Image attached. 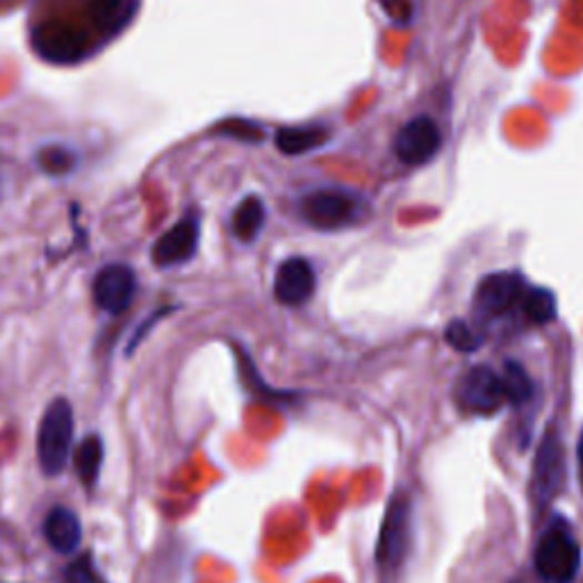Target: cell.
I'll list each match as a JSON object with an SVG mask.
<instances>
[{"instance_id": "1", "label": "cell", "mask_w": 583, "mask_h": 583, "mask_svg": "<svg viewBox=\"0 0 583 583\" xmlns=\"http://www.w3.org/2000/svg\"><path fill=\"white\" fill-rule=\"evenodd\" d=\"M30 43L41 60L51 64H76L92 56L94 37L62 17H49L34 23L30 30Z\"/></svg>"}, {"instance_id": "2", "label": "cell", "mask_w": 583, "mask_h": 583, "mask_svg": "<svg viewBox=\"0 0 583 583\" xmlns=\"http://www.w3.org/2000/svg\"><path fill=\"white\" fill-rule=\"evenodd\" d=\"M535 572L547 583H570L581 570V547L563 517H554L533 552Z\"/></svg>"}, {"instance_id": "3", "label": "cell", "mask_w": 583, "mask_h": 583, "mask_svg": "<svg viewBox=\"0 0 583 583\" xmlns=\"http://www.w3.org/2000/svg\"><path fill=\"white\" fill-rule=\"evenodd\" d=\"M73 442V409L69 399L60 396L43 411L37 431V461L47 476H58L71 452Z\"/></svg>"}, {"instance_id": "4", "label": "cell", "mask_w": 583, "mask_h": 583, "mask_svg": "<svg viewBox=\"0 0 583 583\" xmlns=\"http://www.w3.org/2000/svg\"><path fill=\"white\" fill-rule=\"evenodd\" d=\"M411 500L406 495H394L385 509V517L381 524L379 543H376V563L381 570H396L411 550Z\"/></svg>"}, {"instance_id": "5", "label": "cell", "mask_w": 583, "mask_h": 583, "mask_svg": "<svg viewBox=\"0 0 583 583\" xmlns=\"http://www.w3.org/2000/svg\"><path fill=\"white\" fill-rule=\"evenodd\" d=\"M361 203L344 190L324 188L301 199V217L318 231H340L358 219Z\"/></svg>"}, {"instance_id": "6", "label": "cell", "mask_w": 583, "mask_h": 583, "mask_svg": "<svg viewBox=\"0 0 583 583\" xmlns=\"http://www.w3.org/2000/svg\"><path fill=\"white\" fill-rule=\"evenodd\" d=\"M565 463H563V444L556 431H547L541 446L535 452L533 476H531V495L537 506H545L554 500L563 483Z\"/></svg>"}, {"instance_id": "7", "label": "cell", "mask_w": 583, "mask_h": 583, "mask_svg": "<svg viewBox=\"0 0 583 583\" xmlns=\"http://www.w3.org/2000/svg\"><path fill=\"white\" fill-rule=\"evenodd\" d=\"M461 406L474 415H492L506 403L504 379L485 365L470 370L459 385Z\"/></svg>"}, {"instance_id": "8", "label": "cell", "mask_w": 583, "mask_h": 583, "mask_svg": "<svg viewBox=\"0 0 583 583\" xmlns=\"http://www.w3.org/2000/svg\"><path fill=\"white\" fill-rule=\"evenodd\" d=\"M138 292V277L128 264L112 262L103 267L94 279V303L108 315H123Z\"/></svg>"}, {"instance_id": "9", "label": "cell", "mask_w": 583, "mask_h": 583, "mask_svg": "<svg viewBox=\"0 0 583 583\" xmlns=\"http://www.w3.org/2000/svg\"><path fill=\"white\" fill-rule=\"evenodd\" d=\"M201 240V219L199 214H188L181 221H175L173 227L153 244L151 258L158 267H178L185 264L197 255Z\"/></svg>"}, {"instance_id": "10", "label": "cell", "mask_w": 583, "mask_h": 583, "mask_svg": "<svg viewBox=\"0 0 583 583\" xmlns=\"http://www.w3.org/2000/svg\"><path fill=\"white\" fill-rule=\"evenodd\" d=\"M440 147H442L440 130L435 121L429 117L411 119L396 132V140H394L396 158L409 167L426 164L429 160L435 158Z\"/></svg>"}, {"instance_id": "11", "label": "cell", "mask_w": 583, "mask_h": 583, "mask_svg": "<svg viewBox=\"0 0 583 583\" xmlns=\"http://www.w3.org/2000/svg\"><path fill=\"white\" fill-rule=\"evenodd\" d=\"M315 269H312V264L305 258H288L279 264L274 277V296L279 303L290 308L303 305L315 294Z\"/></svg>"}, {"instance_id": "12", "label": "cell", "mask_w": 583, "mask_h": 583, "mask_svg": "<svg viewBox=\"0 0 583 583\" xmlns=\"http://www.w3.org/2000/svg\"><path fill=\"white\" fill-rule=\"evenodd\" d=\"M138 14V0H87L84 28L99 37H117Z\"/></svg>"}, {"instance_id": "13", "label": "cell", "mask_w": 583, "mask_h": 583, "mask_svg": "<svg viewBox=\"0 0 583 583\" xmlns=\"http://www.w3.org/2000/svg\"><path fill=\"white\" fill-rule=\"evenodd\" d=\"M524 299V285L515 274H495L483 279L476 290V305L487 315H504Z\"/></svg>"}, {"instance_id": "14", "label": "cell", "mask_w": 583, "mask_h": 583, "mask_svg": "<svg viewBox=\"0 0 583 583\" xmlns=\"http://www.w3.org/2000/svg\"><path fill=\"white\" fill-rule=\"evenodd\" d=\"M43 535L58 554H71L82 543V524L71 509L56 506L43 520Z\"/></svg>"}, {"instance_id": "15", "label": "cell", "mask_w": 583, "mask_h": 583, "mask_svg": "<svg viewBox=\"0 0 583 583\" xmlns=\"http://www.w3.org/2000/svg\"><path fill=\"white\" fill-rule=\"evenodd\" d=\"M329 128L324 125H292L277 132V147L285 155H303L329 142Z\"/></svg>"}, {"instance_id": "16", "label": "cell", "mask_w": 583, "mask_h": 583, "mask_svg": "<svg viewBox=\"0 0 583 583\" xmlns=\"http://www.w3.org/2000/svg\"><path fill=\"white\" fill-rule=\"evenodd\" d=\"M262 229H264V205L258 197H247L233 212L231 231L240 242L249 244L260 238Z\"/></svg>"}, {"instance_id": "17", "label": "cell", "mask_w": 583, "mask_h": 583, "mask_svg": "<svg viewBox=\"0 0 583 583\" xmlns=\"http://www.w3.org/2000/svg\"><path fill=\"white\" fill-rule=\"evenodd\" d=\"M73 465H76V474H78L80 483H84L87 487H94V483L99 481L101 465H103V440L94 433L87 435L78 444Z\"/></svg>"}, {"instance_id": "18", "label": "cell", "mask_w": 583, "mask_h": 583, "mask_svg": "<svg viewBox=\"0 0 583 583\" xmlns=\"http://www.w3.org/2000/svg\"><path fill=\"white\" fill-rule=\"evenodd\" d=\"M37 167L49 175H67L78 167V158L62 144H49L37 151Z\"/></svg>"}, {"instance_id": "19", "label": "cell", "mask_w": 583, "mask_h": 583, "mask_svg": "<svg viewBox=\"0 0 583 583\" xmlns=\"http://www.w3.org/2000/svg\"><path fill=\"white\" fill-rule=\"evenodd\" d=\"M502 379H504L506 401H511L513 406H522V403L531 401L533 383H531L526 370L520 363H506V370H504Z\"/></svg>"}, {"instance_id": "20", "label": "cell", "mask_w": 583, "mask_h": 583, "mask_svg": "<svg viewBox=\"0 0 583 583\" xmlns=\"http://www.w3.org/2000/svg\"><path fill=\"white\" fill-rule=\"evenodd\" d=\"M524 312L533 324H547L556 318V301L547 290H529L524 292Z\"/></svg>"}, {"instance_id": "21", "label": "cell", "mask_w": 583, "mask_h": 583, "mask_svg": "<svg viewBox=\"0 0 583 583\" xmlns=\"http://www.w3.org/2000/svg\"><path fill=\"white\" fill-rule=\"evenodd\" d=\"M444 338L456 351H463V353H472V351H476L481 346L479 335L463 320H454L450 326H446Z\"/></svg>"}, {"instance_id": "22", "label": "cell", "mask_w": 583, "mask_h": 583, "mask_svg": "<svg viewBox=\"0 0 583 583\" xmlns=\"http://www.w3.org/2000/svg\"><path fill=\"white\" fill-rule=\"evenodd\" d=\"M217 130L227 132V134H233V138L238 140H247V142H258L262 138V130L258 123L253 121H223Z\"/></svg>"}, {"instance_id": "23", "label": "cell", "mask_w": 583, "mask_h": 583, "mask_svg": "<svg viewBox=\"0 0 583 583\" xmlns=\"http://www.w3.org/2000/svg\"><path fill=\"white\" fill-rule=\"evenodd\" d=\"M379 3L399 23H406L411 19V0H379Z\"/></svg>"}, {"instance_id": "24", "label": "cell", "mask_w": 583, "mask_h": 583, "mask_svg": "<svg viewBox=\"0 0 583 583\" xmlns=\"http://www.w3.org/2000/svg\"><path fill=\"white\" fill-rule=\"evenodd\" d=\"M576 459H579V468H581V479H583V433L579 438V444H576Z\"/></svg>"}]
</instances>
